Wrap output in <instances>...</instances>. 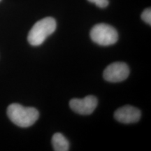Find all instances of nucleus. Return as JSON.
I'll use <instances>...</instances> for the list:
<instances>
[{"instance_id": "6", "label": "nucleus", "mask_w": 151, "mask_h": 151, "mask_svg": "<svg viewBox=\"0 0 151 151\" xmlns=\"http://www.w3.org/2000/svg\"><path fill=\"white\" fill-rule=\"evenodd\" d=\"M141 115V113L139 109L127 105L119 108L114 113V118L122 123L129 124L139 121Z\"/></svg>"}, {"instance_id": "4", "label": "nucleus", "mask_w": 151, "mask_h": 151, "mask_svg": "<svg viewBox=\"0 0 151 151\" xmlns=\"http://www.w3.org/2000/svg\"><path fill=\"white\" fill-rule=\"evenodd\" d=\"M129 69L124 62H114L105 69L103 76L106 81L111 83L121 82L127 78Z\"/></svg>"}, {"instance_id": "3", "label": "nucleus", "mask_w": 151, "mask_h": 151, "mask_svg": "<svg viewBox=\"0 0 151 151\" xmlns=\"http://www.w3.org/2000/svg\"><path fill=\"white\" fill-rule=\"evenodd\" d=\"M90 38L99 46H108L114 44L118 39L116 29L109 24L100 23L94 25L90 33Z\"/></svg>"}, {"instance_id": "1", "label": "nucleus", "mask_w": 151, "mask_h": 151, "mask_svg": "<svg viewBox=\"0 0 151 151\" xmlns=\"http://www.w3.org/2000/svg\"><path fill=\"white\" fill-rule=\"evenodd\" d=\"M7 115L11 122L20 127H28L37 122L39 113L33 107H24L19 104H12L7 109Z\"/></svg>"}, {"instance_id": "2", "label": "nucleus", "mask_w": 151, "mask_h": 151, "mask_svg": "<svg viewBox=\"0 0 151 151\" xmlns=\"http://www.w3.org/2000/svg\"><path fill=\"white\" fill-rule=\"evenodd\" d=\"M56 21L51 17H47L36 22L27 36L28 42L33 46H40L47 37L55 31Z\"/></svg>"}, {"instance_id": "10", "label": "nucleus", "mask_w": 151, "mask_h": 151, "mask_svg": "<svg viewBox=\"0 0 151 151\" xmlns=\"http://www.w3.org/2000/svg\"><path fill=\"white\" fill-rule=\"evenodd\" d=\"M0 1H1V0H0Z\"/></svg>"}, {"instance_id": "7", "label": "nucleus", "mask_w": 151, "mask_h": 151, "mask_svg": "<svg viewBox=\"0 0 151 151\" xmlns=\"http://www.w3.org/2000/svg\"><path fill=\"white\" fill-rule=\"evenodd\" d=\"M52 145L55 151H67L69 149V143L61 133H55L52 136Z\"/></svg>"}, {"instance_id": "9", "label": "nucleus", "mask_w": 151, "mask_h": 151, "mask_svg": "<svg viewBox=\"0 0 151 151\" xmlns=\"http://www.w3.org/2000/svg\"><path fill=\"white\" fill-rule=\"evenodd\" d=\"M91 3L95 4L99 8H105L109 5V0H88Z\"/></svg>"}, {"instance_id": "8", "label": "nucleus", "mask_w": 151, "mask_h": 151, "mask_svg": "<svg viewBox=\"0 0 151 151\" xmlns=\"http://www.w3.org/2000/svg\"><path fill=\"white\" fill-rule=\"evenodd\" d=\"M141 18L147 24H151V10L150 9H146L143 11L141 14Z\"/></svg>"}, {"instance_id": "5", "label": "nucleus", "mask_w": 151, "mask_h": 151, "mask_svg": "<svg viewBox=\"0 0 151 151\" xmlns=\"http://www.w3.org/2000/svg\"><path fill=\"white\" fill-rule=\"evenodd\" d=\"M98 101L94 96H87L83 99H72L69 101V106L74 112L81 115H90L97 106Z\"/></svg>"}]
</instances>
